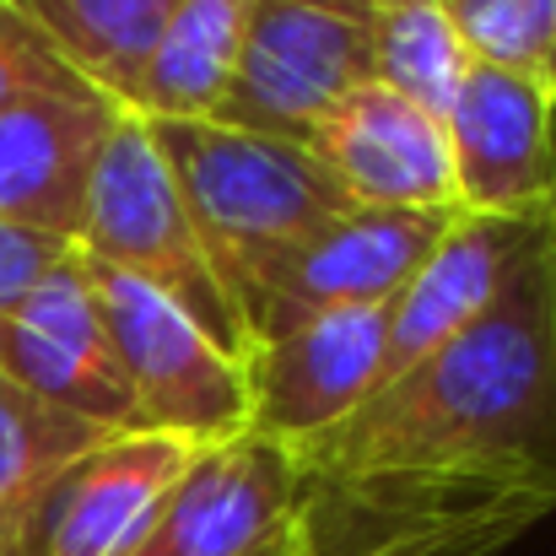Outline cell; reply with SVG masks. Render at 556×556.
Returning <instances> with one entry per match:
<instances>
[{"instance_id":"7c38bea8","label":"cell","mask_w":556,"mask_h":556,"mask_svg":"<svg viewBox=\"0 0 556 556\" xmlns=\"http://www.w3.org/2000/svg\"><path fill=\"white\" fill-rule=\"evenodd\" d=\"M541 243H546V216H465L459 211L454 227L416 265V276L389 298L378 389L410 372L421 357H432L459 330H470Z\"/></svg>"},{"instance_id":"4fadbf2b","label":"cell","mask_w":556,"mask_h":556,"mask_svg":"<svg viewBox=\"0 0 556 556\" xmlns=\"http://www.w3.org/2000/svg\"><path fill=\"white\" fill-rule=\"evenodd\" d=\"M119 103L87 87L27 92L0 109V222L76 243L87 185Z\"/></svg>"},{"instance_id":"5bb4252c","label":"cell","mask_w":556,"mask_h":556,"mask_svg":"<svg viewBox=\"0 0 556 556\" xmlns=\"http://www.w3.org/2000/svg\"><path fill=\"white\" fill-rule=\"evenodd\" d=\"M352 205L372 211H459L443 119L389 87H357L308 141Z\"/></svg>"},{"instance_id":"44dd1931","label":"cell","mask_w":556,"mask_h":556,"mask_svg":"<svg viewBox=\"0 0 556 556\" xmlns=\"http://www.w3.org/2000/svg\"><path fill=\"white\" fill-rule=\"evenodd\" d=\"M54 87H76L60 60L27 33V22L0 0V109L11 98H27V92H54Z\"/></svg>"},{"instance_id":"8992f818","label":"cell","mask_w":556,"mask_h":556,"mask_svg":"<svg viewBox=\"0 0 556 556\" xmlns=\"http://www.w3.org/2000/svg\"><path fill=\"white\" fill-rule=\"evenodd\" d=\"M87 260V254H81ZM92 292L103 330L114 341L119 372L141 410L147 432L185 438L194 448L227 443L249 427V378L243 363L227 357L189 314H179L163 292L109 265H92Z\"/></svg>"},{"instance_id":"8fae6325","label":"cell","mask_w":556,"mask_h":556,"mask_svg":"<svg viewBox=\"0 0 556 556\" xmlns=\"http://www.w3.org/2000/svg\"><path fill=\"white\" fill-rule=\"evenodd\" d=\"M383 325L389 303L319 314L308 325L260 341L243 363L249 378V438L276 448H303L341 427L372 389L383 363Z\"/></svg>"},{"instance_id":"ffe728a7","label":"cell","mask_w":556,"mask_h":556,"mask_svg":"<svg viewBox=\"0 0 556 556\" xmlns=\"http://www.w3.org/2000/svg\"><path fill=\"white\" fill-rule=\"evenodd\" d=\"M476 65L556 92V0H443Z\"/></svg>"},{"instance_id":"7402d4cb","label":"cell","mask_w":556,"mask_h":556,"mask_svg":"<svg viewBox=\"0 0 556 556\" xmlns=\"http://www.w3.org/2000/svg\"><path fill=\"white\" fill-rule=\"evenodd\" d=\"M71 249H76V243H65V238H49V232L0 222V319H5Z\"/></svg>"},{"instance_id":"cb8c5ba5","label":"cell","mask_w":556,"mask_h":556,"mask_svg":"<svg viewBox=\"0 0 556 556\" xmlns=\"http://www.w3.org/2000/svg\"><path fill=\"white\" fill-rule=\"evenodd\" d=\"M281 556H298V552H281Z\"/></svg>"},{"instance_id":"e0dca14e","label":"cell","mask_w":556,"mask_h":556,"mask_svg":"<svg viewBox=\"0 0 556 556\" xmlns=\"http://www.w3.org/2000/svg\"><path fill=\"white\" fill-rule=\"evenodd\" d=\"M109 438L0 378V556H33L54 486Z\"/></svg>"},{"instance_id":"ac0fdd59","label":"cell","mask_w":556,"mask_h":556,"mask_svg":"<svg viewBox=\"0 0 556 556\" xmlns=\"http://www.w3.org/2000/svg\"><path fill=\"white\" fill-rule=\"evenodd\" d=\"M254 0H174V16L125 103V114L163 125V119H211L249 27Z\"/></svg>"},{"instance_id":"6da1fadb","label":"cell","mask_w":556,"mask_h":556,"mask_svg":"<svg viewBox=\"0 0 556 556\" xmlns=\"http://www.w3.org/2000/svg\"><path fill=\"white\" fill-rule=\"evenodd\" d=\"M298 481H481L556 492V276L546 243L503 298L341 427L292 448Z\"/></svg>"},{"instance_id":"9c48e42d","label":"cell","mask_w":556,"mask_h":556,"mask_svg":"<svg viewBox=\"0 0 556 556\" xmlns=\"http://www.w3.org/2000/svg\"><path fill=\"white\" fill-rule=\"evenodd\" d=\"M443 141L465 216H546L556 185L552 87L470 60L443 109Z\"/></svg>"},{"instance_id":"277c9868","label":"cell","mask_w":556,"mask_h":556,"mask_svg":"<svg viewBox=\"0 0 556 556\" xmlns=\"http://www.w3.org/2000/svg\"><path fill=\"white\" fill-rule=\"evenodd\" d=\"M298 556H497L556 514V492L481 481H298Z\"/></svg>"},{"instance_id":"3957f363","label":"cell","mask_w":556,"mask_h":556,"mask_svg":"<svg viewBox=\"0 0 556 556\" xmlns=\"http://www.w3.org/2000/svg\"><path fill=\"white\" fill-rule=\"evenodd\" d=\"M76 249L92 265H109L119 276L147 281L179 314H189L227 357L249 363V330H243L222 276L211 270V260L194 238L179 185H174L147 119H136L125 109L98 147Z\"/></svg>"},{"instance_id":"d6986e66","label":"cell","mask_w":556,"mask_h":556,"mask_svg":"<svg viewBox=\"0 0 556 556\" xmlns=\"http://www.w3.org/2000/svg\"><path fill=\"white\" fill-rule=\"evenodd\" d=\"M368 54L378 87L438 119L470 65L443 0H368Z\"/></svg>"},{"instance_id":"5b68a950","label":"cell","mask_w":556,"mask_h":556,"mask_svg":"<svg viewBox=\"0 0 556 556\" xmlns=\"http://www.w3.org/2000/svg\"><path fill=\"white\" fill-rule=\"evenodd\" d=\"M368 81V0H254L232 81L211 119L308 147Z\"/></svg>"},{"instance_id":"603a6c76","label":"cell","mask_w":556,"mask_h":556,"mask_svg":"<svg viewBox=\"0 0 556 556\" xmlns=\"http://www.w3.org/2000/svg\"><path fill=\"white\" fill-rule=\"evenodd\" d=\"M546 254H552V276H556V185H552V205H546Z\"/></svg>"},{"instance_id":"2e32d148","label":"cell","mask_w":556,"mask_h":556,"mask_svg":"<svg viewBox=\"0 0 556 556\" xmlns=\"http://www.w3.org/2000/svg\"><path fill=\"white\" fill-rule=\"evenodd\" d=\"M27 33L60 60V71L109 98V103H130L168 16L174 0H5Z\"/></svg>"},{"instance_id":"52a82bcc","label":"cell","mask_w":556,"mask_h":556,"mask_svg":"<svg viewBox=\"0 0 556 556\" xmlns=\"http://www.w3.org/2000/svg\"><path fill=\"white\" fill-rule=\"evenodd\" d=\"M454 216L459 211H372V205L336 211L325 227H314L298 249L270 260L238 292L249 352L319 314L389 303L432 254V243L454 227Z\"/></svg>"},{"instance_id":"9a60e30c","label":"cell","mask_w":556,"mask_h":556,"mask_svg":"<svg viewBox=\"0 0 556 556\" xmlns=\"http://www.w3.org/2000/svg\"><path fill=\"white\" fill-rule=\"evenodd\" d=\"M194 443L125 432L92 448L49 497L33 556H136Z\"/></svg>"},{"instance_id":"7a4b0ae2","label":"cell","mask_w":556,"mask_h":556,"mask_svg":"<svg viewBox=\"0 0 556 556\" xmlns=\"http://www.w3.org/2000/svg\"><path fill=\"white\" fill-rule=\"evenodd\" d=\"M147 130L179 185L194 238L211 270L222 276L232 308L238 292L270 260L298 249L314 227L352 205L336 174L308 147L232 130L216 119H163Z\"/></svg>"},{"instance_id":"30bf717a","label":"cell","mask_w":556,"mask_h":556,"mask_svg":"<svg viewBox=\"0 0 556 556\" xmlns=\"http://www.w3.org/2000/svg\"><path fill=\"white\" fill-rule=\"evenodd\" d=\"M292 454L249 432L189 454L136 556H281L298 525Z\"/></svg>"},{"instance_id":"ba28073f","label":"cell","mask_w":556,"mask_h":556,"mask_svg":"<svg viewBox=\"0 0 556 556\" xmlns=\"http://www.w3.org/2000/svg\"><path fill=\"white\" fill-rule=\"evenodd\" d=\"M0 378L27 389L33 400L98 427V432H147L119 372L114 341L98 314L92 270L81 249H71L5 319H0Z\"/></svg>"}]
</instances>
